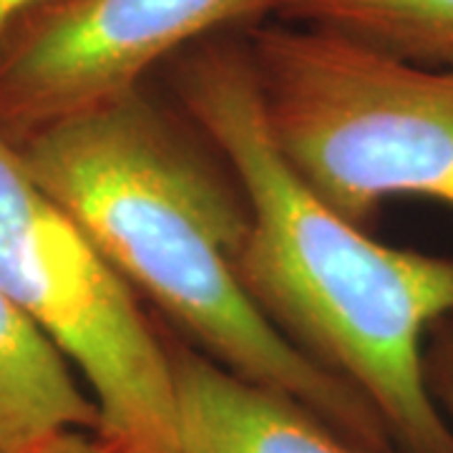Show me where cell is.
<instances>
[{
  "label": "cell",
  "mask_w": 453,
  "mask_h": 453,
  "mask_svg": "<svg viewBox=\"0 0 453 453\" xmlns=\"http://www.w3.org/2000/svg\"><path fill=\"white\" fill-rule=\"evenodd\" d=\"M16 151L174 338L297 398L363 449L398 453L368 401L300 353L247 295L242 187L151 81L33 134Z\"/></svg>",
  "instance_id": "6da1fadb"
},
{
  "label": "cell",
  "mask_w": 453,
  "mask_h": 453,
  "mask_svg": "<svg viewBox=\"0 0 453 453\" xmlns=\"http://www.w3.org/2000/svg\"><path fill=\"white\" fill-rule=\"evenodd\" d=\"M172 104L237 177L250 207L240 280L292 345L357 390L398 453H453L423 340L453 320V259L398 250L330 210L265 124L242 31L162 65Z\"/></svg>",
  "instance_id": "7a4b0ae2"
},
{
  "label": "cell",
  "mask_w": 453,
  "mask_h": 453,
  "mask_svg": "<svg viewBox=\"0 0 453 453\" xmlns=\"http://www.w3.org/2000/svg\"><path fill=\"white\" fill-rule=\"evenodd\" d=\"M242 33L270 136L330 210L363 229L395 196L453 210V71L282 20Z\"/></svg>",
  "instance_id": "3957f363"
},
{
  "label": "cell",
  "mask_w": 453,
  "mask_h": 453,
  "mask_svg": "<svg viewBox=\"0 0 453 453\" xmlns=\"http://www.w3.org/2000/svg\"><path fill=\"white\" fill-rule=\"evenodd\" d=\"M0 290L79 368L101 441L119 453H177L166 333L3 139Z\"/></svg>",
  "instance_id": "277c9868"
},
{
  "label": "cell",
  "mask_w": 453,
  "mask_h": 453,
  "mask_svg": "<svg viewBox=\"0 0 453 453\" xmlns=\"http://www.w3.org/2000/svg\"><path fill=\"white\" fill-rule=\"evenodd\" d=\"M275 0H46L0 41V139L13 149L146 83L177 53L273 16Z\"/></svg>",
  "instance_id": "5b68a950"
},
{
  "label": "cell",
  "mask_w": 453,
  "mask_h": 453,
  "mask_svg": "<svg viewBox=\"0 0 453 453\" xmlns=\"http://www.w3.org/2000/svg\"><path fill=\"white\" fill-rule=\"evenodd\" d=\"M177 453H372L288 393L252 383L166 335Z\"/></svg>",
  "instance_id": "8992f818"
},
{
  "label": "cell",
  "mask_w": 453,
  "mask_h": 453,
  "mask_svg": "<svg viewBox=\"0 0 453 453\" xmlns=\"http://www.w3.org/2000/svg\"><path fill=\"white\" fill-rule=\"evenodd\" d=\"M65 431H98V408L58 345L0 290V453H33Z\"/></svg>",
  "instance_id": "52a82bcc"
},
{
  "label": "cell",
  "mask_w": 453,
  "mask_h": 453,
  "mask_svg": "<svg viewBox=\"0 0 453 453\" xmlns=\"http://www.w3.org/2000/svg\"><path fill=\"white\" fill-rule=\"evenodd\" d=\"M270 18L453 71V0H275Z\"/></svg>",
  "instance_id": "ba28073f"
},
{
  "label": "cell",
  "mask_w": 453,
  "mask_h": 453,
  "mask_svg": "<svg viewBox=\"0 0 453 453\" xmlns=\"http://www.w3.org/2000/svg\"><path fill=\"white\" fill-rule=\"evenodd\" d=\"M428 383L443 416L453 426V338L451 342L436 348V353L428 360Z\"/></svg>",
  "instance_id": "9c48e42d"
},
{
  "label": "cell",
  "mask_w": 453,
  "mask_h": 453,
  "mask_svg": "<svg viewBox=\"0 0 453 453\" xmlns=\"http://www.w3.org/2000/svg\"><path fill=\"white\" fill-rule=\"evenodd\" d=\"M33 453H119L106 441H101L96 434L86 431H65L61 436L50 438L41 449Z\"/></svg>",
  "instance_id": "30bf717a"
},
{
  "label": "cell",
  "mask_w": 453,
  "mask_h": 453,
  "mask_svg": "<svg viewBox=\"0 0 453 453\" xmlns=\"http://www.w3.org/2000/svg\"><path fill=\"white\" fill-rule=\"evenodd\" d=\"M41 3H46V0H0V41L5 38V33L11 31L20 18Z\"/></svg>",
  "instance_id": "8fae6325"
}]
</instances>
